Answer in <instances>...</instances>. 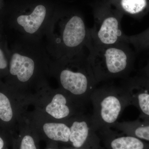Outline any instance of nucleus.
I'll return each instance as SVG.
<instances>
[{
  "mask_svg": "<svg viewBox=\"0 0 149 149\" xmlns=\"http://www.w3.org/2000/svg\"><path fill=\"white\" fill-rule=\"evenodd\" d=\"M54 63L59 68V79L63 89L73 95L90 100L98 83L85 51L55 59Z\"/></svg>",
  "mask_w": 149,
  "mask_h": 149,
  "instance_id": "7ed1b4c3",
  "label": "nucleus"
},
{
  "mask_svg": "<svg viewBox=\"0 0 149 149\" xmlns=\"http://www.w3.org/2000/svg\"><path fill=\"white\" fill-rule=\"evenodd\" d=\"M128 42L137 52L149 49V27L137 35L128 36Z\"/></svg>",
  "mask_w": 149,
  "mask_h": 149,
  "instance_id": "2eb2a0df",
  "label": "nucleus"
},
{
  "mask_svg": "<svg viewBox=\"0 0 149 149\" xmlns=\"http://www.w3.org/2000/svg\"><path fill=\"white\" fill-rule=\"evenodd\" d=\"M104 129L111 137L109 143L111 149H148L149 148L142 140L135 136L129 135L117 137L115 135L113 136L114 134L113 133V134L111 128Z\"/></svg>",
  "mask_w": 149,
  "mask_h": 149,
  "instance_id": "f8f14e48",
  "label": "nucleus"
},
{
  "mask_svg": "<svg viewBox=\"0 0 149 149\" xmlns=\"http://www.w3.org/2000/svg\"><path fill=\"white\" fill-rule=\"evenodd\" d=\"M45 36L47 50L55 59L83 52L89 41V29L83 16L74 13L54 14Z\"/></svg>",
  "mask_w": 149,
  "mask_h": 149,
  "instance_id": "f257e3e1",
  "label": "nucleus"
},
{
  "mask_svg": "<svg viewBox=\"0 0 149 149\" xmlns=\"http://www.w3.org/2000/svg\"><path fill=\"white\" fill-rule=\"evenodd\" d=\"M4 35V27L1 22H0V39Z\"/></svg>",
  "mask_w": 149,
  "mask_h": 149,
  "instance_id": "aec40b11",
  "label": "nucleus"
},
{
  "mask_svg": "<svg viewBox=\"0 0 149 149\" xmlns=\"http://www.w3.org/2000/svg\"><path fill=\"white\" fill-rule=\"evenodd\" d=\"M129 45L121 42L107 46L87 45L88 60L98 83L127 78L135 59V53Z\"/></svg>",
  "mask_w": 149,
  "mask_h": 149,
  "instance_id": "f03ea898",
  "label": "nucleus"
},
{
  "mask_svg": "<svg viewBox=\"0 0 149 149\" xmlns=\"http://www.w3.org/2000/svg\"><path fill=\"white\" fill-rule=\"evenodd\" d=\"M20 149H37L34 139L31 136H24L21 141Z\"/></svg>",
  "mask_w": 149,
  "mask_h": 149,
  "instance_id": "a211bd4d",
  "label": "nucleus"
},
{
  "mask_svg": "<svg viewBox=\"0 0 149 149\" xmlns=\"http://www.w3.org/2000/svg\"><path fill=\"white\" fill-rule=\"evenodd\" d=\"M12 117L13 111L9 100L5 95L0 93V118L8 122Z\"/></svg>",
  "mask_w": 149,
  "mask_h": 149,
  "instance_id": "f3484780",
  "label": "nucleus"
},
{
  "mask_svg": "<svg viewBox=\"0 0 149 149\" xmlns=\"http://www.w3.org/2000/svg\"><path fill=\"white\" fill-rule=\"evenodd\" d=\"M141 74H143L149 78V62L148 63L146 66L145 67L144 69L142 70V72Z\"/></svg>",
  "mask_w": 149,
  "mask_h": 149,
  "instance_id": "6ab92c4d",
  "label": "nucleus"
},
{
  "mask_svg": "<svg viewBox=\"0 0 149 149\" xmlns=\"http://www.w3.org/2000/svg\"><path fill=\"white\" fill-rule=\"evenodd\" d=\"M46 111L56 119L64 118L71 113L70 107L68 105L67 99L61 94H57L54 96L52 101L46 107Z\"/></svg>",
  "mask_w": 149,
  "mask_h": 149,
  "instance_id": "ddd939ff",
  "label": "nucleus"
},
{
  "mask_svg": "<svg viewBox=\"0 0 149 149\" xmlns=\"http://www.w3.org/2000/svg\"><path fill=\"white\" fill-rule=\"evenodd\" d=\"M4 146V142L3 139L0 137V149L3 148Z\"/></svg>",
  "mask_w": 149,
  "mask_h": 149,
  "instance_id": "412c9836",
  "label": "nucleus"
},
{
  "mask_svg": "<svg viewBox=\"0 0 149 149\" xmlns=\"http://www.w3.org/2000/svg\"><path fill=\"white\" fill-rule=\"evenodd\" d=\"M43 130L48 138L55 141L68 142L70 135V127L63 123H47Z\"/></svg>",
  "mask_w": 149,
  "mask_h": 149,
  "instance_id": "4468645a",
  "label": "nucleus"
},
{
  "mask_svg": "<svg viewBox=\"0 0 149 149\" xmlns=\"http://www.w3.org/2000/svg\"><path fill=\"white\" fill-rule=\"evenodd\" d=\"M123 14L109 1L95 7L94 24L89 29V41L88 45L107 46L128 42L121 29Z\"/></svg>",
  "mask_w": 149,
  "mask_h": 149,
  "instance_id": "423d86ee",
  "label": "nucleus"
},
{
  "mask_svg": "<svg viewBox=\"0 0 149 149\" xmlns=\"http://www.w3.org/2000/svg\"></svg>",
  "mask_w": 149,
  "mask_h": 149,
  "instance_id": "5701e85b",
  "label": "nucleus"
},
{
  "mask_svg": "<svg viewBox=\"0 0 149 149\" xmlns=\"http://www.w3.org/2000/svg\"><path fill=\"white\" fill-rule=\"evenodd\" d=\"M123 87L129 96L130 105L140 112L139 119L149 121V78L141 74L128 78Z\"/></svg>",
  "mask_w": 149,
  "mask_h": 149,
  "instance_id": "6e6552de",
  "label": "nucleus"
},
{
  "mask_svg": "<svg viewBox=\"0 0 149 149\" xmlns=\"http://www.w3.org/2000/svg\"><path fill=\"white\" fill-rule=\"evenodd\" d=\"M90 100L93 108L91 121L95 131L112 128L125 108L130 105L129 96L123 86L97 87Z\"/></svg>",
  "mask_w": 149,
  "mask_h": 149,
  "instance_id": "39448f33",
  "label": "nucleus"
},
{
  "mask_svg": "<svg viewBox=\"0 0 149 149\" xmlns=\"http://www.w3.org/2000/svg\"></svg>",
  "mask_w": 149,
  "mask_h": 149,
  "instance_id": "4be33fe9",
  "label": "nucleus"
},
{
  "mask_svg": "<svg viewBox=\"0 0 149 149\" xmlns=\"http://www.w3.org/2000/svg\"><path fill=\"white\" fill-rule=\"evenodd\" d=\"M9 49V73L21 83L30 81L37 68L49 61L50 56L42 40L19 37Z\"/></svg>",
  "mask_w": 149,
  "mask_h": 149,
  "instance_id": "20e7f679",
  "label": "nucleus"
},
{
  "mask_svg": "<svg viewBox=\"0 0 149 149\" xmlns=\"http://www.w3.org/2000/svg\"><path fill=\"white\" fill-rule=\"evenodd\" d=\"M70 131L69 141L77 148L83 147L91 137H95L96 131L91 118L74 120L70 125Z\"/></svg>",
  "mask_w": 149,
  "mask_h": 149,
  "instance_id": "1a4fd4ad",
  "label": "nucleus"
},
{
  "mask_svg": "<svg viewBox=\"0 0 149 149\" xmlns=\"http://www.w3.org/2000/svg\"><path fill=\"white\" fill-rule=\"evenodd\" d=\"M113 127L129 135L149 142V121H144L139 118L133 121H117Z\"/></svg>",
  "mask_w": 149,
  "mask_h": 149,
  "instance_id": "9d476101",
  "label": "nucleus"
},
{
  "mask_svg": "<svg viewBox=\"0 0 149 149\" xmlns=\"http://www.w3.org/2000/svg\"><path fill=\"white\" fill-rule=\"evenodd\" d=\"M122 13L139 17L149 9V0H109Z\"/></svg>",
  "mask_w": 149,
  "mask_h": 149,
  "instance_id": "9b49d317",
  "label": "nucleus"
},
{
  "mask_svg": "<svg viewBox=\"0 0 149 149\" xmlns=\"http://www.w3.org/2000/svg\"><path fill=\"white\" fill-rule=\"evenodd\" d=\"M10 49L5 35L0 39V72L9 70Z\"/></svg>",
  "mask_w": 149,
  "mask_h": 149,
  "instance_id": "dca6fc26",
  "label": "nucleus"
},
{
  "mask_svg": "<svg viewBox=\"0 0 149 149\" xmlns=\"http://www.w3.org/2000/svg\"><path fill=\"white\" fill-rule=\"evenodd\" d=\"M28 6L12 14L2 22L3 26L15 31L19 37L42 40L54 14L51 15L43 4Z\"/></svg>",
  "mask_w": 149,
  "mask_h": 149,
  "instance_id": "0eeeda50",
  "label": "nucleus"
}]
</instances>
